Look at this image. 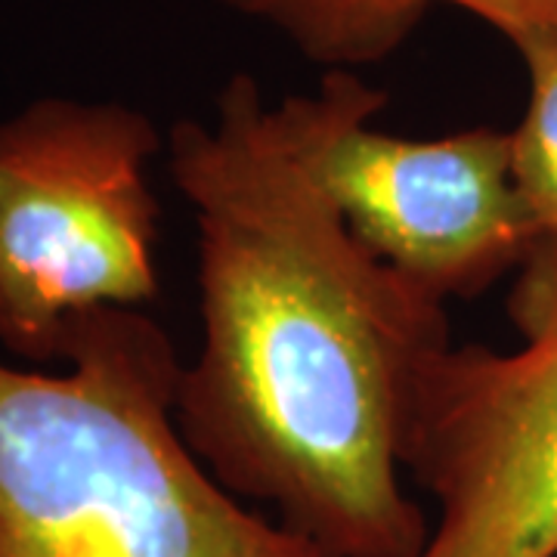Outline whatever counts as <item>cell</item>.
Masks as SVG:
<instances>
[{"instance_id":"obj_2","label":"cell","mask_w":557,"mask_h":557,"mask_svg":"<svg viewBox=\"0 0 557 557\" xmlns=\"http://www.w3.org/2000/svg\"><path fill=\"white\" fill-rule=\"evenodd\" d=\"M180 369L134 307L75 319L50 372L0 359V557H332L201 465Z\"/></svg>"},{"instance_id":"obj_1","label":"cell","mask_w":557,"mask_h":557,"mask_svg":"<svg viewBox=\"0 0 557 557\" xmlns=\"http://www.w3.org/2000/svg\"><path fill=\"white\" fill-rule=\"evenodd\" d=\"M384 109L359 72L278 102L236 72L211 119L174 121L164 146L199 282L180 434L233 496L332 557L421 555L431 518L403 480L406 446L453 347L446 304L359 239L325 180L332 139Z\"/></svg>"},{"instance_id":"obj_7","label":"cell","mask_w":557,"mask_h":557,"mask_svg":"<svg viewBox=\"0 0 557 557\" xmlns=\"http://www.w3.org/2000/svg\"><path fill=\"white\" fill-rule=\"evenodd\" d=\"M527 72V109L511 131V171L536 248L557 251V28L508 40Z\"/></svg>"},{"instance_id":"obj_3","label":"cell","mask_w":557,"mask_h":557,"mask_svg":"<svg viewBox=\"0 0 557 557\" xmlns=\"http://www.w3.org/2000/svg\"><path fill=\"white\" fill-rule=\"evenodd\" d=\"M156 121L112 100L40 97L0 121V344L60 362L65 329L159 298Z\"/></svg>"},{"instance_id":"obj_6","label":"cell","mask_w":557,"mask_h":557,"mask_svg":"<svg viewBox=\"0 0 557 557\" xmlns=\"http://www.w3.org/2000/svg\"><path fill=\"white\" fill-rule=\"evenodd\" d=\"M276 32L322 72H359L397 57L434 7L424 0H218Z\"/></svg>"},{"instance_id":"obj_8","label":"cell","mask_w":557,"mask_h":557,"mask_svg":"<svg viewBox=\"0 0 557 557\" xmlns=\"http://www.w3.org/2000/svg\"><path fill=\"white\" fill-rule=\"evenodd\" d=\"M428 7H456L480 22L493 25L498 35L518 38L527 32L557 28V0H424Z\"/></svg>"},{"instance_id":"obj_4","label":"cell","mask_w":557,"mask_h":557,"mask_svg":"<svg viewBox=\"0 0 557 557\" xmlns=\"http://www.w3.org/2000/svg\"><path fill=\"white\" fill-rule=\"evenodd\" d=\"M520 344L446 347L421 381L406 478L434 505L418 557H557V270H520Z\"/></svg>"},{"instance_id":"obj_5","label":"cell","mask_w":557,"mask_h":557,"mask_svg":"<svg viewBox=\"0 0 557 557\" xmlns=\"http://www.w3.org/2000/svg\"><path fill=\"white\" fill-rule=\"evenodd\" d=\"M325 180L359 239L440 304L480 298L536 248L511 131L399 137L359 119L332 139Z\"/></svg>"}]
</instances>
